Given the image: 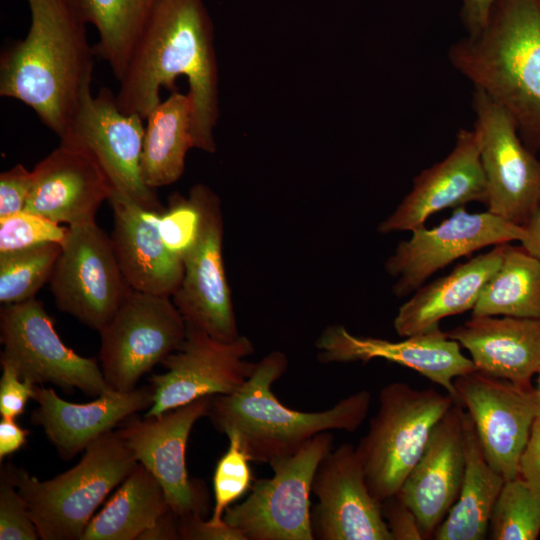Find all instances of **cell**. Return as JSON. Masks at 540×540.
I'll return each mask as SVG.
<instances>
[{
  "label": "cell",
  "instance_id": "obj_1",
  "mask_svg": "<svg viewBox=\"0 0 540 540\" xmlns=\"http://www.w3.org/2000/svg\"><path fill=\"white\" fill-rule=\"evenodd\" d=\"M185 76L193 107L194 148L215 152L218 69L214 29L204 0H158L119 80V109L146 119L162 100V87L175 91Z\"/></svg>",
  "mask_w": 540,
  "mask_h": 540
},
{
  "label": "cell",
  "instance_id": "obj_2",
  "mask_svg": "<svg viewBox=\"0 0 540 540\" xmlns=\"http://www.w3.org/2000/svg\"><path fill=\"white\" fill-rule=\"evenodd\" d=\"M31 25L0 57V95L23 102L60 139L91 92L93 47L68 0H27Z\"/></svg>",
  "mask_w": 540,
  "mask_h": 540
},
{
  "label": "cell",
  "instance_id": "obj_3",
  "mask_svg": "<svg viewBox=\"0 0 540 540\" xmlns=\"http://www.w3.org/2000/svg\"><path fill=\"white\" fill-rule=\"evenodd\" d=\"M447 56L540 156V0H495L483 26L453 43Z\"/></svg>",
  "mask_w": 540,
  "mask_h": 540
},
{
  "label": "cell",
  "instance_id": "obj_4",
  "mask_svg": "<svg viewBox=\"0 0 540 540\" xmlns=\"http://www.w3.org/2000/svg\"><path fill=\"white\" fill-rule=\"evenodd\" d=\"M288 367L281 351H272L259 362L250 377L236 391L212 396L208 417L222 434L235 435L253 462L269 464L290 456L319 433L333 430L356 431L371 404L367 390L340 399L318 412H303L283 405L272 386Z\"/></svg>",
  "mask_w": 540,
  "mask_h": 540
},
{
  "label": "cell",
  "instance_id": "obj_5",
  "mask_svg": "<svg viewBox=\"0 0 540 540\" xmlns=\"http://www.w3.org/2000/svg\"><path fill=\"white\" fill-rule=\"evenodd\" d=\"M137 463L119 433L111 430L64 473L42 481L13 466V480L40 539L81 540L95 510Z\"/></svg>",
  "mask_w": 540,
  "mask_h": 540
},
{
  "label": "cell",
  "instance_id": "obj_6",
  "mask_svg": "<svg viewBox=\"0 0 540 540\" xmlns=\"http://www.w3.org/2000/svg\"><path fill=\"white\" fill-rule=\"evenodd\" d=\"M450 394L392 382L379 392V406L356 452L365 482L379 502L397 494L420 459L437 422L455 404Z\"/></svg>",
  "mask_w": 540,
  "mask_h": 540
},
{
  "label": "cell",
  "instance_id": "obj_7",
  "mask_svg": "<svg viewBox=\"0 0 540 540\" xmlns=\"http://www.w3.org/2000/svg\"><path fill=\"white\" fill-rule=\"evenodd\" d=\"M333 439L331 431L319 433L294 454L270 462L273 476L255 480L246 499L231 505L223 519L246 540H313L312 483Z\"/></svg>",
  "mask_w": 540,
  "mask_h": 540
},
{
  "label": "cell",
  "instance_id": "obj_8",
  "mask_svg": "<svg viewBox=\"0 0 540 540\" xmlns=\"http://www.w3.org/2000/svg\"><path fill=\"white\" fill-rule=\"evenodd\" d=\"M187 325L171 296L130 289L99 331V361L108 385L119 392L138 381L183 343Z\"/></svg>",
  "mask_w": 540,
  "mask_h": 540
},
{
  "label": "cell",
  "instance_id": "obj_9",
  "mask_svg": "<svg viewBox=\"0 0 540 540\" xmlns=\"http://www.w3.org/2000/svg\"><path fill=\"white\" fill-rule=\"evenodd\" d=\"M0 363L33 385L54 384L100 396L112 388L95 358L79 355L61 340L54 320L35 298L0 310Z\"/></svg>",
  "mask_w": 540,
  "mask_h": 540
},
{
  "label": "cell",
  "instance_id": "obj_10",
  "mask_svg": "<svg viewBox=\"0 0 540 540\" xmlns=\"http://www.w3.org/2000/svg\"><path fill=\"white\" fill-rule=\"evenodd\" d=\"M49 283L57 308L98 332L131 289L111 237L95 221L68 226Z\"/></svg>",
  "mask_w": 540,
  "mask_h": 540
},
{
  "label": "cell",
  "instance_id": "obj_11",
  "mask_svg": "<svg viewBox=\"0 0 540 540\" xmlns=\"http://www.w3.org/2000/svg\"><path fill=\"white\" fill-rule=\"evenodd\" d=\"M189 195L199 211V230L181 257L183 278L172 300L187 325L218 341L231 342L240 335L223 264L221 201L202 183L194 185Z\"/></svg>",
  "mask_w": 540,
  "mask_h": 540
},
{
  "label": "cell",
  "instance_id": "obj_12",
  "mask_svg": "<svg viewBox=\"0 0 540 540\" xmlns=\"http://www.w3.org/2000/svg\"><path fill=\"white\" fill-rule=\"evenodd\" d=\"M474 127L481 135L487 211L523 226L540 203V156L521 139L511 116L474 89Z\"/></svg>",
  "mask_w": 540,
  "mask_h": 540
},
{
  "label": "cell",
  "instance_id": "obj_13",
  "mask_svg": "<svg viewBox=\"0 0 540 540\" xmlns=\"http://www.w3.org/2000/svg\"><path fill=\"white\" fill-rule=\"evenodd\" d=\"M453 384L489 465L505 480L518 477L521 455L540 414L538 389L479 370L458 376Z\"/></svg>",
  "mask_w": 540,
  "mask_h": 540
},
{
  "label": "cell",
  "instance_id": "obj_14",
  "mask_svg": "<svg viewBox=\"0 0 540 540\" xmlns=\"http://www.w3.org/2000/svg\"><path fill=\"white\" fill-rule=\"evenodd\" d=\"M253 353L254 345L246 336L222 342L187 325L181 346L161 363L166 371L149 379L153 403L144 416H159L202 397L233 393L254 371L256 363L246 359Z\"/></svg>",
  "mask_w": 540,
  "mask_h": 540
},
{
  "label": "cell",
  "instance_id": "obj_15",
  "mask_svg": "<svg viewBox=\"0 0 540 540\" xmlns=\"http://www.w3.org/2000/svg\"><path fill=\"white\" fill-rule=\"evenodd\" d=\"M386 260L387 273L395 278L393 293L405 297L428 278L457 259L488 246L521 241L523 226L513 224L489 211L468 212L465 206L453 209L438 226L424 225L411 231Z\"/></svg>",
  "mask_w": 540,
  "mask_h": 540
},
{
  "label": "cell",
  "instance_id": "obj_16",
  "mask_svg": "<svg viewBox=\"0 0 540 540\" xmlns=\"http://www.w3.org/2000/svg\"><path fill=\"white\" fill-rule=\"evenodd\" d=\"M138 114L123 113L116 95L103 87L87 95L60 142L79 146L97 161L112 190L138 204L162 212L154 189L142 180L140 161L145 126Z\"/></svg>",
  "mask_w": 540,
  "mask_h": 540
},
{
  "label": "cell",
  "instance_id": "obj_17",
  "mask_svg": "<svg viewBox=\"0 0 540 540\" xmlns=\"http://www.w3.org/2000/svg\"><path fill=\"white\" fill-rule=\"evenodd\" d=\"M212 396L196 399L159 416L128 418L116 430L142 464L160 483L170 509L179 517H205L210 500L205 484L190 478L186 446L194 424L208 416Z\"/></svg>",
  "mask_w": 540,
  "mask_h": 540
},
{
  "label": "cell",
  "instance_id": "obj_18",
  "mask_svg": "<svg viewBox=\"0 0 540 540\" xmlns=\"http://www.w3.org/2000/svg\"><path fill=\"white\" fill-rule=\"evenodd\" d=\"M312 492L318 499L311 510L314 539L393 540L382 503L369 491L352 444L331 449L321 460Z\"/></svg>",
  "mask_w": 540,
  "mask_h": 540
},
{
  "label": "cell",
  "instance_id": "obj_19",
  "mask_svg": "<svg viewBox=\"0 0 540 540\" xmlns=\"http://www.w3.org/2000/svg\"><path fill=\"white\" fill-rule=\"evenodd\" d=\"M322 363L368 362L381 358L413 369L443 387L457 403L454 380L477 370L460 344L440 328L405 337L402 341L358 336L342 325L326 327L316 341Z\"/></svg>",
  "mask_w": 540,
  "mask_h": 540
},
{
  "label": "cell",
  "instance_id": "obj_20",
  "mask_svg": "<svg viewBox=\"0 0 540 540\" xmlns=\"http://www.w3.org/2000/svg\"><path fill=\"white\" fill-rule=\"evenodd\" d=\"M469 202H487L481 135L474 126L460 129L450 153L414 177L410 192L379 224L378 231L384 234L412 231L438 211Z\"/></svg>",
  "mask_w": 540,
  "mask_h": 540
},
{
  "label": "cell",
  "instance_id": "obj_21",
  "mask_svg": "<svg viewBox=\"0 0 540 540\" xmlns=\"http://www.w3.org/2000/svg\"><path fill=\"white\" fill-rule=\"evenodd\" d=\"M463 413L455 403L437 422L396 494L416 515L424 539L433 538L460 493L465 472Z\"/></svg>",
  "mask_w": 540,
  "mask_h": 540
},
{
  "label": "cell",
  "instance_id": "obj_22",
  "mask_svg": "<svg viewBox=\"0 0 540 540\" xmlns=\"http://www.w3.org/2000/svg\"><path fill=\"white\" fill-rule=\"evenodd\" d=\"M33 185L25 211L68 226L95 221L112 186L85 149L65 142L32 169Z\"/></svg>",
  "mask_w": 540,
  "mask_h": 540
},
{
  "label": "cell",
  "instance_id": "obj_23",
  "mask_svg": "<svg viewBox=\"0 0 540 540\" xmlns=\"http://www.w3.org/2000/svg\"><path fill=\"white\" fill-rule=\"evenodd\" d=\"M113 248L129 288L173 296L181 284L182 260L164 244L159 232L161 212L146 208L112 190Z\"/></svg>",
  "mask_w": 540,
  "mask_h": 540
},
{
  "label": "cell",
  "instance_id": "obj_24",
  "mask_svg": "<svg viewBox=\"0 0 540 540\" xmlns=\"http://www.w3.org/2000/svg\"><path fill=\"white\" fill-rule=\"evenodd\" d=\"M151 384L129 392L110 390L88 403H71L53 388L36 385L38 408L31 419L40 426L64 459H71L93 441L153 403Z\"/></svg>",
  "mask_w": 540,
  "mask_h": 540
},
{
  "label": "cell",
  "instance_id": "obj_25",
  "mask_svg": "<svg viewBox=\"0 0 540 540\" xmlns=\"http://www.w3.org/2000/svg\"><path fill=\"white\" fill-rule=\"evenodd\" d=\"M446 335L471 355L477 370L531 385L540 370V319L471 316Z\"/></svg>",
  "mask_w": 540,
  "mask_h": 540
},
{
  "label": "cell",
  "instance_id": "obj_26",
  "mask_svg": "<svg viewBox=\"0 0 540 540\" xmlns=\"http://www.w3.org/2000/svg\"><path fill=\"white\" fill-rule=\"evenodd\" d=\"M505 244H497L419 287L398 310L394 319L397 334L409 337L426 333L440 328V321L446 317L472 311L502 262Z\"/></svg>",
  "mask_w": 540,
  "mask_h": 540
},
{
  "label": "cell",
  "instance_id": "obj_27",
  "mask_svg": "<svg viewBox=\"0 0 540 540\" xmlns=\"http://www.w3.org/2000/svg\"><path fill=\"white\" fill-rule=\"evenodd\" d=\"M465 472L459 496L436 529V540H483L492 510L506 481L487 462L473 421L463 413Z\"/></svg>",
  "mask_w": 540,
  "mask_h": 540
},
{
  "label": "cell",
  "instance_id": "obj_28",
  "mask_svg": "<svg viewBox=\"0 0 540 540\" xmlns=\"http://www.w3.org/2000/svg\"><path fill=\"white\" fill-rule=\"evenodd\" d=\"M140 161L143 182L152 189L175 183L194 148L193 107L189 95L172 91L148 114Z\"/></svg>",
  "mask_w": 540,
  "mask_h": 540
},
{
  "label": "cell",
  "instance_id": "obj_29",
  "mask_svg": "<svg viewBox=\"0 0 540 540\" xmlns=\"http://www.w3.org/2000/svg\"><path fill=\"white\" fill-rule=\"evenodd\" d=\"M169 510L160 483L137 463L101 511L92 517L81 540H138Z\"/></svg>",
  "mask_w": 540,
  "mask_h": 540
},
{
  "label": "cell",
  "instance_id": "obj_30",
  "mask_svg": "<svg viewBox=\"0 0 540 540\" xmlns=\"http://www.w3.org/2000/svg\"><path fill=\"white\" fill-rule=\"evenodd\" d=\"M158 0H68L70 6L98 32L94 54L101 57L119 81Z\"/></svg>",
  "mask_w": 540,
  "mask_h": 540
},
{
  "label": "cell",
  "instance_id": "obj_31",
  "mask_svg": "<svg viewBox=\"0 0 540 540\" xmlns=\"http://www.w3.org/2000/svg\"><path fill=\"white\" fill-rule=\"evenodd\" d=\"M472 316L540 319V259L521 245L506 243L502 262L486 284Z\"/></svg>",
  "mask_w": 540,
  "mask_h": 540
},
{
  "label": "cell",
  "instance_id": "obj_32",
  "mask_svg": "<svg viewBox=\"0 0 540 540\" xmlns=\"http://www.w3.org/2000/svg\"><path fill=\"white\" fill-rule=\"evenodd\" d=\"M61 244L44 243L0 253V302L15 304L35 298L50 280Z\"/></svg>",
  "mask_w": 540,
  "mask_h": 540
},
{
  "label": "cell",
  "instance_id": "obj_33",
  "mask_svg": "<svg viewBox=\"0 0 540 540\" xmlns=\"http://www.w3.org/2000/svg\"><path fill=\"white\" fill-rule=\"evenodd\" d=\"M493 540H536L540 534V492L521 477L506 480L491 513Z\"/></svg>",
  "mask_w": 540,
  "mask_h": 540
},
{
  "label": "cell",
  "instance_id": "obj_34",
  "mask_svg": "<svg viewBox=\"0 0 540 540\" xmlns=\"http://www.w3.org/2000/svg\"><path fill=\"white\" fill-rule=\"evenodd\" d=\"M229 445L218 460L213 475L214 507L211 521L220 523L226 510L251 489L254 482L250 458L235 435H228Z\"/></svg>",
  "mask_w": 540,
  "mask_h": 540
},
{
  "label": "cell",
  "instance_id": "obj_35",
  "mask_svg": "<svg viewBox=\"0 0 540 540\" xmlns=\"http://www.w3.org/2000/svg\"><path fill=\"white\" fill-rule=\"evenodd\" d=\"M67 231L68 227L23 210L0 218V253L44 243L62 244Z\"/></svg>",
  "mask_w": 540,
  "mask_h": 540
},
{
  "label": "cell",
  "instance_id": "obj_36",
  "mask_svg": "<svg viewBox=\"0 0 540 540\" xmlns=\"http://www.w3.org/2000/svg\"><path fill=\"white\" fill-rule=\"evenodd\" d=\"M199 220L198 208L189 194L188 197L171 195L168 208L160 214L161 238L169 251L180 259L196 239Z\"/></svg>",
  "mask_w": 540,
  "mask_h": 540
},
{
  "label": "cell",
  "instance_id": "obj_37",
  "mask_svg": "<svg viewBox=\"0 0 540 540\" xmlns=\"http://www.w3.org/2000/svg\"><path fill=\"white\" fill-rule=\"evenodd\" d=\"M37 528L13 480V466L7 464L0 480V540H37Z\"/></svg>",
  "mask_w": 540,
  "mask_h": 540
},
{
  "label": "cell",
  "instance_id": "obj_38",
  "mask_svg": "<svg viewBox=\"0 0 540 540\" xmlns=\"http://www.w3.org/2000/svg\"><path fill=\"white\" fill-rule=\"evenodd\" d=\"M33 185V173L16 164L0 174V218L25 209Z\"/></svg>",
  "mask_w": 540,
  "mask_h": 540
},
{
  "label": "cell",
  "instance_id": "obj_39",
  "mask_svg": "<svg viewBox=\"0 0 540 540\" xmlns=\"http://www.w3.org/2000/svg\"><path fill=\"white\" fill-rule=\"evenodd\" d=\"M1 366L0 415L2 418L15 419L23 413L29 399H33L36 385L23 380L10 365Z\"/></svg>",
  "mask_w": 540,
  "mask_h": 540
},
{
  "label": "cell",
  "instance_id": "obj_40",
  "mask_svg": "<svg viewBox=\"0 0 540 540\" xmlns=\"http://www.w3.org/2000/svg\"><path fill=\"white\" fill-rule=\"evenodd\" d=\"M181 540H246L243 533L228 524L206 520L199 514H188L179 517Z\"/></svg>",
  "mask_w": 540,
  "mask_h": 540
},
{
  "label": "cell",
  "instance_id": "obj_41",
  "mask_svg": "<svg viewBox=\"0 0 540 540\" xmlns=\"http://www.w3.org/2000/svg\"><path fill=\"white\" fill-rule=\"evenodd\" d=\"M382 513L393 540L424 539L416 515L396 495L382 502Z\"/></svg>",
  "mask_w": 540,
  "mask_h": 540
},
{
  "label": "cell",
  "instance_id": "obj_42",
  "mask_svg": "<svg viewBox=\"0 0 540 540\" xmlns=\"http://www.w3.org/2000/svg\"><path fill=\"white\" fill-rule=\"evenodd\" d=\"M518 476L540 492V414L532 425L521 455Z\"/></svg>",
  "mask_w": 540,
  "mask_h": 540
},
{
  "label": "cell",
  "instance_id": "obj_43",
  "mask_svg": "<svg viewBox=\"0 0 540 540\" xmlns=\"http://www.w3.org/2000/svg\"><path fill=\"white\" fill-rule=\"evenodd\" d=\"M460 20L466 34L477 32L485 23L495 0H459Z\"/></svg>",
  "mask_w": 540,
  "mask_h": 540
},
{
  "label": "cell",
  "instance_id": "obj_44",
  "mask_svg": "<svg viewBox=\"0 0 540 540\" xmlns=\"http://www.w3.org/2000/svg\"><path fill=\"white\" fill-rule=\"evenodd\" d=\"M29 431L20 427L15 419L0 421V460L19 450L27 440Z\"/></svg>",
  "mask_w": 540,
  "mask_h": 540
},
{
  "label": "cell",
  "instance_id": "obj_45",
  "mask_svg": "<svg viewBox=\"0 0 540 540\" xmlns=\"http://www.w3.org/2000/svg\"><path fill=\"white\" fill-rule=\"evenodd\" d=\"M179 516L172 510L164 513L148 529H146L138 540H179Z\"/></svg>",
  "mask_w": 540,
  "mask_h": 540
},
{
  "label": "cell",
  "instance_id": "obj_46",
  "mask_svg": "<svg viewBox=\"0 0 540 540\" xmlns=\"http://www.w3.org/2000/svg\"><path fill=\"white\" fill-rule=\"evenodd\" d=\"M523 228L525 235L520 245L531 255L540 259V203Z\"/></svg>",
  "mask_w": 540,
  "mask_h": 540
},
{
  "label": "cell",
  "instance_id": "obj_47",
  "mask_svg": "<svg viewBox=\"0 0 540 540\" xmlns=\"http://www.w3.org/2000/svg\"><path fill=\"white\" fill-rule=\"evenodd\" d=\"M538 392H539V395H540V370L538 371Z\"/></svg>",
  "mask_w": 540,
  "mask_h": 540
}]
</instances>
